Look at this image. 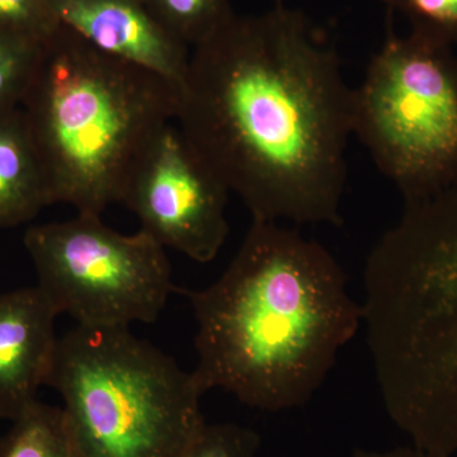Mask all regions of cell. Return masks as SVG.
<instances>
[{"instance_id":"obj_1","label":"cell","mask_w":457,"mask_h":457,"mask_svg":"<svg viewBox=\"0 0 457 457\" xmlns=\"http://www.w3.org/2000/svg\"><path fill=\"white\" fill-rule=\"evenodd\" d=\"M352 98L337 51L278 2L194 47L174 122L253 220L338 227Z\"/></svg>"},{"instance_id":"obj_2","label":"cell","mask_w":457,"mask_h":457,"mask_svg":"<svg viewBox=\"0 0 457 457\" xmlns=\"http://www.w3.org/2000/svg\"><path fill=\"white\" fill-rule=\"evenodd\" d=\"M197 323L194 374L246 407L305 405L363 323L333 254L299 230L252 221L236 257L203 290H176Z\"/></svg>"},{"instance_id":"obj_3","label":"cell","mask_w":457,"mask_h":457,"mask_svg":"<svg viewBox=\"0 0 457 457\" xmlns=\"http://www.w3.org/2000/svg\"><path fill=\"white\" fill-rule=\"evenodd\" d=\"M363 324L385 409L411 445L457 453V186L405 204L366 262Z\"/></svg>"},{"instance_id":"obj_4","label":"cell","mask_w":457,"mask_h":457,"mask_svg":"<svg viewBox=\"0 0 457 457\" xmlns=\"http://www.w3.org/2000/svg\"><path fill=\"white\" fill-rule=\"evenodd\" d=\"M179 98L176 83L60 26L21 104L53 204L101 215L120 203L137 156L176 119Z\"/></svg>"},{"instance_id":"obj_5","label":"cell","mask_w":457,"mask_h":457,"mask_svg":"<svg viewBox=\"0 0 457 457\" xmlns=\"http://www.w3.org/2000/svg\"><path fill=\"white\" fill-rule=\"evenodd\" d=\"M46 386L64 402L80 457H179L206 426L194 371L129 328L66 333Z\"/></svg>"},{"instance_id":"obj_6","label":"cell","mask_w":457,"mask_h":457,"mask_svg":"<svg viewBox=\"0 0 457 457\" xmlns=\"http://www.w3.org/2000/svg\"><path fill=\"white\" fill-rule=\"evenodd\" d=\"M352 130L405 204L457 186V57L417 33L389 35L352 98Z\"/></svg>"},{"instance_id":"obj_7","label":"cell","mask_w":457,"mask_h":457,"mask_svg":"<svg viewBox=\"0 0 457 457\" xmlns=\"http://www.w3.org/2000/svg\"><path fill=\"white\" fill-rule=\"evenodd\" d=\"M23 242L37 287L80 327L153 323L177 290L163 245L143 230L123 236L101 215L35 225Z\"/></svg>"},{"instance_id":"obj_8","label":"cell","mask_w":457,"mask_h":457,"mask_svg":"<svg viewBox=\"0 0 457 457\" xmlns=\"http://www.w3.org/2000/svg\"><path fill=\"white\" fill-rule=\"evenodd\" d=\"M228 196V188L173 121L137 156L120 204L159 245L207 263L227 242Z\"/></svg>"},{"instance_id":"obj_9","label":"cell","mask_w":457,"mask_h":457,"mask_svg":"<svg viewBox=\"0 0 457 457\" xmlns=\"http://www.w3.org/2000/svg\"><path fill=\"white\" fill-rule=\"evenodd\" d=\"M57 20L108 55L182 86L189 46L171 35L144 0H51Z\"/></svg>"},{"instance_id":"obj_10","label":"cell","mask_w":457,"mask_h":457,"mask_svg":"<svg viewBox=\"0 0 457 457\" xmlns=\"http://www.w3.org/2000/svg\"><path fill=\"white\" fill-rule=\"evenodd\" d=\"M57 317L37 286L0 294V420L13 422L38 402L55 359Z\"/></svg>"},{"instance_id":"obj_11","label":"cell","mask_w":457,"mask_h":457,"mask_svg":"<svg viewBox=\"0 0 457 457\" xmlns=\"http://www.w3.org/2000/svg\"><path fill=\"white\" fill-rule=\"evenodd\" d=\"M53 204L22 108L0 112V228L33 220Z\"/></svg>"},{"instance_id":"obj_12","label":"cell","mask_w":457,"mask_h":457,"mask_svg":"<svg viewBox=\"0 0 457 457\" xmlns=\"http://www.w3.org/2000/svg\"><path fill=\"white\" fill-rule=\"evenodd\" d=\"M0 438V457H80L62 408L37 402Z\"/></svg>"},{"instance_id":"obj_13","label":"cell","mask_w":457,"mask_h":457,"mask_svg":"<svg viewBox=\"0 0 457 457\" xmlns=\"http://www.w3.org/2000/svg\"><path fill=\"white\" fill-rule=\"evenodd\" d=\"M153 16L189 47L212 37L236 16L228 0H144Z\"/></svg>"},{"instance_id":"obj_14","label":"cell","mask_w":457,"mask_h":457,"mask_svg":"<svg viewBox=\"0 0 457 457\" xmlns=\"http://www.w3.org/2000/svg\"><path fill=\"white\" fill-rule=\"evenodd\" d=\"M44 44L0 32V112L21 107Z\"/></svg>"},{"instance_id":"obj_15","label":"cell","mask_w":457,"mask_h":457,"mask_svg":"<svg viewBox=\"0 0 457 457\" xmlns=\"http://www.w3.org/2000/svg\"><path fill=\"white\" fill-rule=\"evenodd\" d=\"M390 11L403 14L411 31L429 40L457 44V0H383Z\"/></svg>"},{"instance_id":"obj_16","label":"cell","mask_w":457,"mask_h":457,"mask_svg":"<svg viewBox=\"0 0 457 457\" xmlns=\"http://www.w3.org/2000/svg\"><path fill=\"white\" fill-rule=\"evenodd\" d=\"M60 26L51 0H0V32L45 44Z\"/></svg>"},{"instance_id":"obj_17","label":"cell","mask_w":457,"mask_h":457,"mask_svg":"<svg viewBox=\"0 0 457 457\" xmlns=\"http://www.w3.org/2000/svg\"><path fill=\"white\" fill-rule=\"evenodd\" d=\"M261 436L237 423H213L204 427L196 440L179 457H257Z\"/></svg>"},{"instance_id":"obj_18","label":"cell","mask_w":457,"mask_h":457,"mask_svg":"<svg viewBox=\"0 0 457 457\" xmlns=\"http://www.w3.org/2000/svg\"><path fill=\"white\" fill-rule=\"evenodd\" d=\"M352 457H435L427 453L426 451L413 446L394 447L392 450L371 451V450H354Z\"/></svg>"}]
</instances>
